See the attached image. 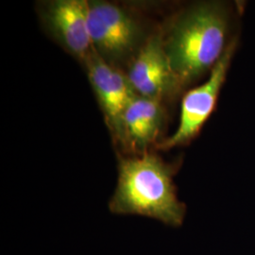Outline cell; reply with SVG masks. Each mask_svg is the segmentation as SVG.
<instances>
[{"label": "cell", "mask_w": 255, "mask_h": 255, "mask_svg": "<svg viewBox=\"0 0 255 255\" xmlns=\"http://www.w3.org/2000/svg\"><path fill=\"white\" fill-rule=\"evenodd\" d=\"M236 46L237 41L231 40L226 51L210 72L208 80L184 95L178 128L171 136L160 141L156 145L157 149L169 150L176 146L187 145L200 133L217 105Z\"/></svg>", "instance_id": "4"}, {"label": "cell", "mask_w": 255, "mask_h": 255, "mask_svg": "<svg viewBox=\"0 0 255 255\" xmlns=\"http://www.w3.org/2000/svg\"><path fill=\"white\" fill-rule=\"evenodd\" d=\"M46 32L82 64L94 50L88 27L87 0H50L38 9Z\"/></svg>", "instance_id": "6"}, {"label": "cell", "mask_w": 255, "mask_h": 255, "mask_svg": "<svg viewBox=\"0 0 255 255\" xmlns=\"http://www.w3.org/2000/svg\"><path fill=\"white\" fill-rule=\"evenodd\" d=\"M165 119L163 101L136 96L123 119V146L127 155H140L158 144Z\"/></svg>", "instance_id": "8"}, {"label": "cell", "mask_w": 255, "mask_h": 255, "mask_svg": "<svg viewBox=\"0 0 255 255\" xmlns=\"http://www.w3.org/2000/svg\"><path fill=\"white\" fill-rule=\"evenodd\" d=\"M128 80L137 96L164 101L182 89L164 52L162 34L147 37L128 65Z\"/></svg>", "instance_id": "7"}, {"label": "cell", "mask_w": 255, "mask_h": 255, "mask_svg": "<svg viewBox=\"0 0 255 255\" xmlns=\"http://www.w3.org/2000/svg\"><path fill=\"white\" fill-rule=\"evenodd\" d=\"M88 27L94 49L119 68L131 62L147 39L130 12L107 1H88Z\"/></svg>", "instance_id": "3"}, {"label": "cell", "mask_w": 255, "mask_h": 255, "mask_svg": "<svg viewBox=\"0 0 255 255\" xmlns=\"http://www.w3.org/2000/svg\"><path fill=\"white\" fill-rule=\"evenodd\" d=\"M229 27L225 6L207 1L179 13L162 33L164 52L182 89L219 63L230 44Z\"/></svg>", "instance_id": "1"}, {"label": "cell", "mask_w": 255, "mask_h": 255, "mask_svg": "<svg viewBox=\"0 0 255 255\" xmlns=\"http://www.w3.org/2000/svg\"><path fill=\"white\" fill-rule=\"evenodd\" d=\"M179 163H168L153 151L119 156L118 184L109 202L117 215H137L180 227L186 206L178 199L174 177Z\"/></svg>", "instance_id": "2"}, {"label": "cell", "mask_w": 255, "mask_h": 255, "mask_svg": "<svg viewBox=\"0 0 255 255\" xmlns=\"http://www.w3.org/2000/svg\"><path fill=\"white\" fill-rule=\"evenodd\" d=\"M83 65L113 141L122 147L123 119L128 104L137 95L126 73L107 63L95 49Z\"/></svg>", "instance_id": "5"}]
</instances>
